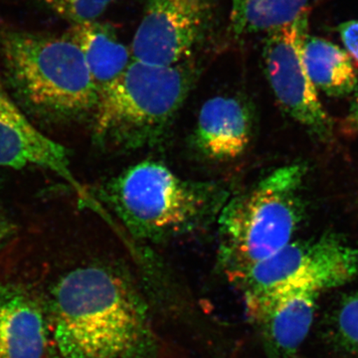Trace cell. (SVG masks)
<instances>
[{
	"label": "cell",
	"mask_w": 358,
	"mask_h": 358,
	"mask_svg": "<svg viewBox=\"0 0 358 358\" xmlns=\"http://www.w3.org/2000/svg\"><path fill=\"white\" fill-rule=\"evenodd\" d=\"M54 343L62 358H152L157 343L145 301L117 271L75 268L52 292Z\"/></svg>",
	"instance_id": "cell-1"
},
{
	"label": "cell",
	"mask_w": 358,
	"mask_h": 358,
	"mask_svg": "<svg viewBox=\"0 0 358 358\" xmlns=\"http://www.w3.org/2000/svg\"><path fill=\"white\" fill-rule=\"evenodd\" d=\"M106 199L138 239L164 241L199 231L218 218L227 193L188 180L157 162H141L112 179Z\"/></svg>",
	"instance_id": "cell-2"
},
{
	"label": "cell",
	"mask_w": 358,
	"mask_h": 358,
	"mask_svg": "<svg viewBox=\"0 0 358 358\" xmlns=\"http://www.w3.org/2000/svg\"><path fill=\"white\" fill-rule=\"evenodd\" d=\"M307 173L303 162L287 164L226 201L217 218L219 259L230 278L293 241Z\"/></svg>",
	"instance_id": "cell-3"
},
{
	"label": "cell",
	"mask_w": 358,
	"mask_h": 358,
	"mask_svg": "<svg viewBox=\"0 0 358 358\" xmlns=\"http://www.w3.org/2000/svg\"><path fill=\"white\" fill-rule=\"evenodd\" d=\"M195 78L192 59L173 66L131 61L121 76L99 93L96 136L127 150L159 143L182 107Z\"/></svg>",
	"instance_id": "cell-4"
},
{
	"label": "cell",
	"mask_w": 358,
	"mask_h": 358,
	"mask_svg": "<svg viewBox=\"0 0 358 358\" xmlns=\"http://www.w3.org/2000/svg\"><path fill=\"white\" fill-rule=\"evenodd\" d=\"M0 54L11 83L39 109L68 117L95 112L98 89L69 33L4 28Z\"/></svg>",
	"instance_id": "cell-5"
},
{
	"label": "cell",
	"mask_w": 358,
	"mask_h": 358,
	"mask_svg": "<svg viewBox=\"0 0 358 358\" xmlns=\"http://www.w3.org/2000/svg\"><path fill=\"white\" fill-rule=\"evenodd\" d=\"M358 275V248L341 235L326 232L289 242L265 260L230 278L243 292L246 307L299 289L324 293L345 286Z\"/></svg>",
	"instance_id": "cell-6"
},
{
	"label": "cell",
	"mask_w": 358,
	"mask_h": 358,
	"mask_svg": "<svg viewBox=\"0 0 358 358\" xmlns=\"http://www.w3.org/2000/svg\"><path fill=\"white\" fill-rule=\"evenodd\" d=\"M308 13L266 33L264 64L275 100L287 115L322 141L334 136V122L320 102L303 59Z\"/></svg>",
	"instance_id": "cell-7"
},
{
	"label": "cell",
	"mask_w": 358,
	"mask_h": 358,
	"mask_svg": "<svg viewBox=\"0 0 358 358\" xmlns=\"http://www.w3.org/2000/svg\"><path fill=\"white\" fill-rule=\"evenodd\" d=\"M213 18V0H143L131 56L162 66L189 60L210 32Z\"/></svg>",
	"instance_id": "cell-8"
},
{
	"label": "cell",
	"mask_w": 358,
	"mask_h": 358,
	"mask_svg": "<svg viewBox=\"0 0 358 358\" xmlns=\"http://www.w3.org/2000/svg\"><path fill=\"white\" fill-rule=\"evenodd\" d=\"M33 166L55 173L83 201H91L89 193L71 171L66 148L29 121L9 95L0 76V169Z\"/></svg>",
	"instance_id": "cell-9"
},
{
	"label": "cell",
	"mask_w": 358,
	"mask_h": 358,
	"mask_svg": "<svg viewBox=\"0 0 358 358\" xmlns=\"http://www.w3.org/2000/svg\"><path fill=\"white\" fill-rule=\"evenodd\" d=\"M322 293L299 289L275 294L247 308L272 358H292L305 343Z\"/></svg>",
	"instance_id": "cell-10"
},
{
	"label": "cell",
	"mask_w": 358,
	"mask_h": 358,
	"mask_svg": "<svg viewBox=\"0 0 358 358\" xmlns=\"http://www.w3.org/2000/svg\"><path fill=\"white\" fill-rule=\"evenodd\" d=\"M252 138V115L235 96H217L202 105L195 126V147L218 162L236 159L246 152Z\"/></svg>",
	"instance_id": "cell-11"
},
{
	"label": "cell",
	"mask_w": 358,
	"mask_h": 358,
	"mask_svg": "<svg viewBox=\"0 0 358 358\" xmlns=\"http://www.w3.org/2000/svg\"><path fill=\"white\" fill-rule=\"evenodd\" d=\"M0 358H50L43 312L27 294L1 288Z\"/></svg>",
	"instance_id": "cell-12"
},
{
	"label": "cell",
	"mask_w": 358,
	"mask_h": 358,
	"mask_svg": "<svg viewBox=\"0 0 358 358\" xmlns=\"http://www.w3.org/2000/svg\"><path fill=\"white\" fill-rule=\"evenodd\" d=\"M69 34L83 53L99 93L114 82L134 60L110 24L98 20L72 25Z\"/></svg>",
	"instance_id": "cell-13"
},
{
	"label": "cell",
	"mask_w": 358,
	"mask_h": 358,
	"mask_svg": "<svg viewBox=\"0 0 358 358\" xmlns=\"http://www.w3.org/2000/svg\"><path fill=\"white\" fill-rule=\"evenodd\" d=\"M303 59L308 76L317 92L338 98L357 91L358 73L352 57L338 45L308 35Z\"/></svg>",
	"instance_id": "cell-14"
},
{
	"label": "cell",
	"mask_w": 358,
	"mask_h": 358,
	"mask_svg": "<svg viewBox=\"0 0 358 358\" xmlns=\"http://www.w3.org/2000/svg\"><path fill=\"white\" fill-rule=\"evenodd\" d=\"M231 29L236 36L267 33L308 13V0H231Z\"/></svg>",
	"instance_id": "cell-15"
},
{
	"label": "cell",
	"mask_w": 358,
	"mask_h": 358,
	"mask_svg": "<svg viewBox=\"0 0 358 358\" xmlns=\"http://www.w3.org/2000/svg\"><path fill=\"white\" fill-rule=\"evenodd\" d=\"M334 341L348 355L358 357V293L345 296L336 308Z\"/></svg>",
	"instance_id": "cell-16"
},
{
	"label": "cell",
	"mask_w": 358,
	"mask_h": 358,
	"mask_svg": "<svg viewBox=\"0 0 358 358\" xmlns=\"http://www.w3.org/2000/svg\"><path fill=\"white\" fill-rule=\"evenodd\" d=\"M49 9L72 25L98 18L115 0H41Z\"/></svg>",
	"instance_id": "cell-17"
},
{
	"label": "cell",
	"mask_w": 358,
	"mask_h": 358,
	"mask_svg": "<svg viewBox=\"0 0 358 358\" xmlns=\"http://www.w3.org/2000/svg\"><path fill=\"white\" fill-rule=\"evenodd\" d=\"M338 32L346 51L358 62V20L341 23Z\"/></svg>",
	"instance_id": "cell-18"
},
{
	"label": "cell",
	"mask_w": 358,
	"mask_h": 358,
	"mask_svg": "<svg viewBox=\"0 0 358 358\" xmlns=\"http://www.w3.org/2000/svg\"><path fill=\"white\" fill-rule=\"evenodd\" d=\"M341 129L346 136L358 134V95L341 122Z\"/></svg>",
	"instance_id": "cell-19"
},
{
	"label": "cell",
	"mask_w": 358,
	"mask_h": 358,
	"mask_svg": "<svg viewBox=\"0 0 358 358\" xmlns=\"http://www.w3.org/2000/svg\"><path fill=\"white\" fill-rule=\"evenodd\" d=\"M4 237V231L2 229V226L0 225V246H1L2 240H3Z\"/></svg>",
	"instance_id": "cell-20"
},
{
	"label": "cell",
	"mask_w": 358,
	"mask_h": 358,
	"mask_svg": "<svg viewBox=\"0 0 358 358\" xmlns=\"http://www.w3.org/2000/svg\"><path fill=\"white\" fill-rule=\"evenodd\" d=\"M0 293H1V288H0Z\"/></svg>",
	"instance_id": "cell-21"
}]
</instances>
